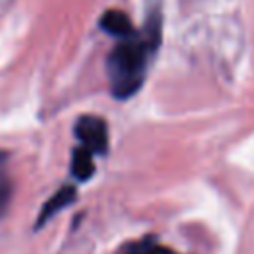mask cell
I'll return each instance as SVG.
<instances>
[{
    "mask_svg": "<svg viewBox=\"0 0 254 254\" xmlns=\"http://www.w3.org/2000/svg\"><path fill=\"white\" fill-rule=\"evenodd\" d=\"M159 44L161 20L153 16L147 20V26L141 34L133 32L125 38H119V42L107 56L109 87L117 99H127L141 89L149 62Z\"/></svg>",
    "mask_w": 254,
    "mask_h": 254,
    "instance_id": "cell-1",
    "label": "cell"
},
{
    "mask_svg": "<svg viewBox=\"0 0 254 254\" xmlns=\"http://www.w3.org/2000/svg\"><path fill=\"white\" fill-rule=\"evenodd\" d=\"M75 137L81 147L89 149L93 155H105L109 149V133L105 119L97 115H83L75 121Z\"/></svg>",
    "mask_w": 254,
    "mask_h": 254,
    "instance_id": "cell-2",
    "label": "cell"
},
{
    "mask_svg": "<svg viewBox=\"0 0 254 254\" xmlns=\"http://www.w3.org/2000/svg\"><path fill=\"white\" fill-rule=\"evenodd\" d=\"M77 198V190H75V187H71V185H65V187H62L44 206H42V212H40V216H38V220H36V226L40 228V226H44L54 214H58L62 208H65L67 204H71L73 200Z\"/></svg>",
    "mask_w": 254,
    "mask_h": 254,
    "instance_id": "cell-3",
    "label": "cell"
},
{
    "mask_svg": "<svg viewBox=\"0 0 254 254\" xmlns=\"http://www.w3.org/2000/svg\"><path fill=\"white\" fill-rule=\"evenodd\" d=\"M99 26H101L107 34H111V36H115V38H125V36H129V34L135 32L133 26H131L129 16H127L123 10H107V12L99 18Z\"/></svg>",
    "mask_w": 254,
    "mask_h": 254,
    "instance_id": "cell-4",
    "label": "cell"
},
{
    "mask_svg": "<svg viewBox=\"0 0 254 254\" xmlns=\"http://www.w3.org/2000/svg\"><path fill=\"white\" fill-rule=\"evenodd\" d=\"M93 171H95L93 153L85 147H75L73 155H71V175L77 181H87V179H91Z\"/></svg>",
    "mask_w": 254,
    "mask_h": 254,
    "instance_id": "cell-5",
    "label": "cell"
},
{
    "mask_svg": "<svg viewBox=\"0 0 254 254\" xmlns=\"http://www.w3.org/2000/svg\"><path fill=\"white\" fill-rule=\"evenodd\" d=\"M12 198V177H10V155L0 151V214L6 210Z\"/></svg>",
    "mask_w": 254,
    "mask_h": 254,
    "instance_id": "cell-6",
    "label": "cell"
},
{
    "mask_svg": "<svg viewBox=\"0 0 254 254\" xmlns=\"http://www.w3.org/2000/svg\"><path fill=\"white\" fill-rule=\"evenodd\" d=\"M119 254H177L167 246H161L153 238H143L137 242H129L127 246L121 248Z\"/></svg>",
    "mask_w": 254,
    "mask_h": 254,
    "instance_id": "cell-7",
    "label": "cell"
}]
</instances>
